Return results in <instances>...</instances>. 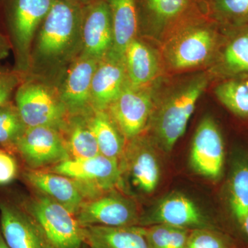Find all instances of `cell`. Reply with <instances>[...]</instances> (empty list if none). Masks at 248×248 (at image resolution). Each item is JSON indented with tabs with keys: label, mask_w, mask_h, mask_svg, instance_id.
Wrapping results in <instances>:
<instances>
[{
	"label": "cell",
	"mask_w": 248,
	"mask_h": 248,
	"mask_svg": "<svg viewBox=\"0 0 248 248\" xmlns=\"http://www.w3.org/2000/svg\"><path fill=\"white\" fill-rule=\"evenodd\" d=\"M82 8L67 0H54L35 36L33 58L37 65L61 66L81 51Z\"/></svg>",
	"instance_id": "6da1fadb"
},
{
	"label": "cell",
	"mask_w": 248,
	"mask_h": 248,
	"mask_svg": "<svg viewBox=\"0 0 248 248\" xmlns=\"http://www.w3.org/2000/svg\"><path fill=\"white\" fill-rule=\"evenodd\" d=\"M208 81L202 75L183 85L167 97L155 116V137L161 148L166 152L172 151L187 128L196 104Z\"/></svg>",
	"instance_id": "7a4b0ae2"
},
{
	"label": "cell",
	"mask_w": 248,
	"mask_h": 248,
	"mask_svg": "<svg viewBox=\"0 0 248 248\" xmlns=\"http://www.w3.org/2000/svg\"><path fill=\"white\" fill-rule=\"evenodd\" d=\"M38 222L54 248H81V226L61 204L36 192L19 204Z\"/></svg>",
	"instance_id": "3957f363"
},
{
	"label": "cell",
	"mask_w": 248,
	"mask_h": 248,
	"mask_svg": "<svg viewBox=\"0 0 248 248\" xmlns=\"http://www.w3.org/2000/svg\"><path fill=\"white\" fill-rule=\"evenodd\" d=\"M16 102L27 128L50 126L62 130L70 116L59 93L38 81H29L19 86Z\"/></svg>",
	"instance_id": "277c9868"
},
{
	"label": "cell",
	"mask_w": 248,
	"mask_h": 248,
	"mask_svg": "<svg viewBox=\"0 0 248 248\" xmlns=\"http://www.w3.org/2000/svg\"><path fill=\"white\" fill-rule=\"evenodd\" d=\"M44 170L77 181L82 187L86 200L95 198L107 191H122L118 161L101 154L94 157L66 160Z\"/></svg>",
	"instance_id": "5b68a950"
},
{
	"label": "cell",
	"mask_w": 248,
	"mask_h": 248,
	"mask_svg": "<svg viewBox=\"0 0 248 248\" xmlns=\"http://www.w3.org/2000/svg\"><path fill=\"white\" fill-rule=\"evenodd\" d=\"M119 159L122 192L151 194L160 179L157 156L149 141L136 137L129 140Z\"/></svg>",
	"instance_id": "8992f818"
},
{
	"label": "cell",
	"mask_w": 248,
	"mask_h": 248,
	"mask_svg": "<svg viewBox=\"0 0 248 248\" xmlns=\"http://www.w3.org/2000/svg\"><path fill=\"white\" fill-rule=\"evenodd\" d=\"M80 226H140L141 215L135 201L119 190L83 202L75 215Z\"/></svg>",
	"instance_id": "52a82bcc"
},
{
	"label": "cell",
	"mask_w": 248,
	"mask_h": 248,
	"mask_svg": "<svg viewBox=\"0 0 248 248\" xmlns=\"http://www.w3.org/2000/svg\"><path fill=\"white\" fill-rule=\"evenodd\" d=\"M54 0H11L9 25L17 66L21 71L29 69L31 48L41 24L48 14Z\"/></svg>",
	"instance_id": "ba28073f"
},
{
	"label": "cell",
	"mask_w": 248,
	"mask_h": 248,
	"mask_svg": "<svg viewBox=\"0 0 248 248\" xmlns=\"http://www.w3.org/2000/svg\"><path fill=\"white\" fill-rule=\"evenodd\" d=\"M27 169L41 170L71 159L62 130L50 126L27 128L16 146Z\"/></svg>",
	"instance_id": "9c48e42d"
},
{
	"label": "cell",
	"mask_w": 248,
	"mask_h": 248,
	"mask_svg": "<svg viewBox=\"0 0 248 248\" xmlns=\"http://www.w3.org/2000/svg\"><path fill=\"white\" fill-rule=\"evenodd\" d=\"M153 110L151 91L145 87H133L127 79L118 97L107 110L124 138L128 140L143 131Z\"/></svg>",
	"instance_id": "30bf717a"
},
{
	"label": "cell",
	"mask_w": 248,
	"mask_h": 248,
	"mask_svg": "<svg viewBox=\"0 0 248 248\" xmlns=\"http://www.w3.org/2000/svg\"><path fill=\"white\" fill-rule=\"evenodd\" d=\"M0 230L9 248H54L38 222L9 201L0 200Z\"/></svg>",
	"instance_id": "8fae6325"
},
{
	"label": "cell",
	"mask_w": 248,
	"mask_h": 248,
	"mask_svg": "<svg viewBox=\"0 0 248 248\" xmlns=\"http://www.w3.org/2000/svg\"><path fill=\"white\" fill-rule=\"evenodd\" d=\"M224 156V144L219 128L213 119L205 117L194 135L191 166L197 174L217 180L223 173Z\"/></svg>",
	"instance_id": "7c38bea8"
},
{
	"label": "cell",
	"mask_w": 248,
	"mask_h": 248,
	"mask_svg": "<svg viewBox=\"0 0 248 248\" xmlns=\"http://www.w3.org/2000/svg\"><path fill=\"white\" fill-rule=\"evenodd\" d=\"M113 31L110 9L105 0L83 6L81 55L100 61L110 51Z\"/></svg>",
	"instance_id": "4fadbf2b"
},
{
	"label": "cell",
	"mask_w": 248,
	"mask_h": 248,
	"mask_svg": "<svg viewBox=\"0 0 248 248\" xmlns=\"http://www.w3.org/2000/svg\"><path fill=\"white\" fill-rule=\"evenodd\" d=\"M166 224L189 230L219 229L202 213L195 202L181 193L171 194L148 215L141 216L140 226Z\"/></svg>",
	"instance_id": "5bb4252c"
},
{
	"label": "cell",
	"mask_w": 248,
	"mask_h": 248,
	"mask_svg": "<svg viewBox=\"0 0 248 248\" xmlns=\"http://www.w3.org/2000/svg\"><path fill=\"white\" fill-rule=\"evenodd\" d=\"M215 34L208 27L194 24L186 27L174 37L168 50L170 64L176 69L200 66L213 53Z\"/></svg>",
	"instance_id": "9a60e30c"
},
{
	"label": "cell",
	"mask_w": 248,
	"mask_h": 248,
	"mask_svg": "<svg viewBox=\"0 0 248 248\" xmlns=\"http://www.w3.org/2000/svg\"><path fill=\"white\" fill-rule=\"evenodd\" d=\"M99 62L81 54L68 68L59 94L70 115L86 113L92 108L91 85Z\"/></svg>",
	"instance_id": "2e32d148"
},
{
	"label": "cell",
	"mask_w": 248,
	"mask_h": 248,
	"mask_svg": "<svg viewBox=\"0 0 248 248\" xmlns=\"http://www.w3.org/2000/svg\"><path fill=\"white\" fill-rule=\"evenodd\" d=\"M23 177L36 192L61 204L74 215L86 200L79 183L66 176L44 170L27 169Z\"/></svg>",
	"instance_id": "e0dca14e"
},
{
	"label": "cell",
	"mask_w": 248,
	"mask_h": 248,
	"mask_svg": "<svg viewBox=\"0 0 248 248\" xmlns=\"http://www.w3.org/2000/svg\"><path fill=\"white\" fill-rule=\"evenodd\" d=\"M127 79L124 60L107 55L98 63L91 85V107L107 110Z\"/></svg>",
	"instance_id": "ac0fdd59"
},
{
	"label": "cell",
	"mask_w": 248,
	"mask_h": 248,
	"mask_svg": "<svg viewBox=\"0 0 248 248\" xmlns=\"http://www.w3.org/2000/svg\"><path fill=\"white\" fill-rule=\"evenodd\" d=\"M81 235L89 248H148L141 226H84Z\"/></svg>",
	"instance_id": "d6986e66"
},
{
	"label": "cell",
	"mask_w": 248,
	"mask_h": 248,
	"mask_svg": "<svg viewBox=\"0 0 248 248\" xmlns=\"http://www.w3.org/2000/svg\"><path fill=\"white\" fill-rule=\"evenodd\" d=\"M110 9L113 42L108 55L124 60L126 49L135 40L138 27L136 0H105Z\"/></svg>",
	"instance_id": "ffe728a7"
},
{
	"label": "cell",
	"mask_w": 248,
	"mask_h": 248,
	"mask_svg": "<svg viewBox=\"0 0 248 248\" xmlns=\"http://www.w3.org/2000/svg\"><path fill=\"white\" fill-rule=\"evenodd\" d=\"M127 80L135 88H144L159 72V63L149 47L136 39L132 41L124 55Z\"/></svg>",
	"instance_id": "44dd1931"
},
{
	"label": "cell",
	"mask_w": 248,
	"mask_h": 248,
	"mask_svg": "<svg viewBox=\"0 0 248 248\" xmlns=\"http://www.w3.org/2000/svg\"><path fill=\"white\" fill-rule=\"evenodd\" d=\"M100 154L119 161L125 148V138L107 110L91 108L86 113Z\"/></svg>",
	"instance_id": "7402d4cb"
},
{
	"label": "cell",
	"mask_w": 248,
	"mask_h": 248,
	"mask_svg": "<svg viewBox=\"0 0 248 248\" xmlns=\"http://www.w3.org/2000/svg\"><path fill=\"white\" fill-rule=\"evenodd\" d=\"M62 133L71 159H84L100 155L86 113L70 115Z\"/></svg>",
	"instance_id": "603a6c76"
},
{
	"label": "cell",
	"mask_w": 248,
	"mask_h": 248,
	"mask_svg": "<svg viewBox=\"0 0 248 248\" xmlns=\"http://www.w3.org/2000/svg\"><path fill=\"white\" fill-rule=\"evenodd\" d=\"M228 202L232 215L239 226L248 214V153L237 155L233 162Z\"/></svg>",
	"instance_id": "cb8c5ba5"
},
{
	"label": "cell",
	"mask_w": 248,
	"mask_h": 248,
	"mask_svg": "<svg viewBox=\"0 0 248 248\" xmlns=\"http://www.w3.org/2000/svg\"><path fill=\"white\" fill-rule=\"evenodd\" d=\"M141 227L148 248H186L192 231L166 224Z\"/></svg>",
	"instance_id": "d4e9b609"
},
{
	"label": "cell",
	"mask_w": 248,
	"mask_h": 248,
	"mask_svg": "<svg viewBox=\"0 0 248 248\" xmlns=\"http://www.w3.org/2000/svg\"><path fill=\"white\" fill-rule=\"evenodd\" d=\"M27 129L16 106L8 104L0 107V147L11 154Z\"/></svg>",
	"instance_id": "484cf974"
},
{
	"label": "cell",
	"mask_w": 248,
	"mask_h": 248,
	"mask_svg": "<svg viewBox=\"0 0 248 248\" xmlns=\"http://www.w3.org/2000/svg\"><path fill=\"white\" fill-rule=\"evenodd\" d=\"M215 94L232 112L248 117V79H232L218 85Z\"/></svg>",
	"instance_id": "4316f807"
},
{
	"label": "cell",
	"mask_w": 248,
	"mask_h": 248,
	"mask_svg": "<svg viewBox=\"0 0 248 248\" xmlns=\"http://www.w3.org/2000/svg\"><path fill=\"white\" fill-rule=\"evenodd\" d=\"M150 19L158 25L177 20L186 14L190 0H141Z\"/></svg>",
	"instance_id": "83f0119b"
},
{
	"label": "cell",
	"mask_w": 248,
	"mask_h": 248,
	"mask_svg": "<svg viewBox=\"0 0 248 248\" xmlns=\"http://www.w3.org/2000/svg\"><path fill=\"white\" fill-rule=\"evenodd\" d=\"M186 248H244L239 240L221 229L192 230Z\"/></svg>",
	"instance_id": "f1b7e54d"
},
{
	"label": "cell",
	"mask_w": 248,
	"mask_h": 248,
	"mask_svg": "<svg viewBox=\"0 0 248 248\" xmlns=\"http://www.w3.org/2000/svg\"><path fill=\"white\" fill-rule=\"evenodd\" d=\"M223 59L226 68L232 73H248V32L228 46Z\"/></svg>",
	"instance_id": "f546056e"
},
{
	"label": "cell",
	"mask_w": 248,
	"mask_h": 248,
	"mask_svg": "<svg viewBox=\"0 0 248 248\" xmlns=\"http://www.w3.org/2000/svg\"><path fill=\"white\" fill-rule=\"evenodd\" d=\"M214 10L224 17L248 21V0H210Z\"/></svg>",
	"instance_id": "4dcf8cb0"
},
{
	"label": "cell",
	"mask_w": 248,
	"mask_h": 248,
	"mask_svg": "<svg viewBox=\"0 0 248 248\" xmlns=\"http://www.w3.org/2000/svg\"><path fill=\"white\" fill-rule=\"evenodd\" d=\"M18 166L11 153L0 149V185L12 182L17 177Z\"/></svg>",
	"instance_id": "1f68e13d"
},
{
	"label": "cell",
	"mask_w": 248,
	"mask_h": 248,
	"mask_svg": "<svg viewBox=\"0 0 248 248\" xmlns=\"http://www.w3.org/2000/svg\"><path fill=\"white\" fill-rule=\"evenodd\" d=\"M19 81L17 73L0 71V107L9 104L15 90L19 87Z\"/></svg>",
	"instance_id": "d6a6232c"
},
{
	"label": "cell",
	"mask_w": 248,
	"mask_h": 248,
	"mask_svg": "<svg viewBox=\"0 0 248 248\" xmlns=\"http://www.w3.org/2000/svg\"><path fill=\"white\" fill-rule=\"evenodd\" d=\"M9 46L4 37L0 34V60L4 59L9 55Z\"/></svg>",
	"instance_id": "836d02e7"
},
{
	"label": "cell",
	"mask_w": 248,
	"mask_h": 248,
	"mask_svg": "<svg viewBox=\"0 0 248 248\" xmlns=\"http://www.w3.org/2000/svg\"><path fill=\"white\" fill-rule=\"evenodd\" d=\"M241 233L244 235L246 242L248 244V214L247 216L245 217L244 219L241 222L239 226Z\"/></svg>",
	"instance_id": "e575fe53"
},
{
	"label": "cell",
	"mask_w": 248,
	"mask_h": 248,
	"mask_svg": "<svg viewBox=\"0 0 248 248\" xmlns=\"http://www.w3.org/2000/svg\"><path fill=\"white\" fill-rule=\"evenodd\" d=\"M67 1H71V2L75 3V4H79L80 6H85V5L89 4L93 0H67Z\"/></svg>",
	"instance_id": "d590c367"
},
{
	"label": "cell",
	"mask_w": 248,
	"mask_h": 248,
	"mask_svg": "<svg viewBox=\"0 0 248 248\" xmlns=\"http://www.w3.org/2000/svg\"><path fill=\"white\" fill-rule=\"evenodd\" d=\"M0 248H9L6 243L5 242L3 235L1 234V230H0Z\"/></svg>",
	"instance_id": "8d00e7d4"
},
{
	"label": "cell",
	"mask_w": 248,
	"mask_h": 248,
	"mask_svg": "<svg viewBox=\"0 0 248 248\" xmlns=\"http://www.w3.org/2000/svg\"><path fill=\"white\" fill-rule=\"evenodd\" d=\"M89 248L88 247V246H86V245L84 244V245H83L82 248Z\"/></svg>",
	"instance_id": "74e56055"
}]
</instances>
